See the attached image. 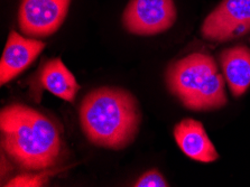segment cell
Here are the masks:
<instances>
[{"label":"cell","instance_id":"obj_1","mask_svg":"<svg viewBox=\"0 0 250 187\" xmlns=\"http://www.w3.org/2000/svg\"><path fill=\"white\" fill-rule=\"evenodd\" d=\"M3 151L21 168L44 170L59 160L62 141L56 125L46 116L15 103L0 113Z\"/></svg>","mask_w":250,"mask_h":187},{"label":"cell","instance_id":"obj_2","mask_svg":"<svg viewBox=\"0 0 250 187\" xmlns=\"http://www.w3.org/2000/svg\"><path fill=\"white\" fill-rule=\"evenodd\" d=\"M79 116L90 143L113 150L129 146L142 122L138 101L120 87L102 86L91 91L81 102Z\"/></svg>","mask_w":250,"mask_h":187},{"label":"cell","instance_id":"obj_3","mask_svg":"<svg viewBox=\"0 0 250 187\" xmlns=\"http://www.w3.org/2000/svg\"><path fill=\"white\" fill-rule=\"evenodd\" d=\"M169 92L194 111H209L227 104L225 76L215 61L203 53H192L170 63L166 71Z\"/></svg>","mask_w":250,"mask_h":187},{"label":"cell","instance_id":"obj_4","mask_svg":"<svg viewBox=\"0 0 250 187\" xmlns=\"http://www.w3.org/2000/svg\"><path fill=\"white\" fill-rule=\"evenodd\" d=\"M176 17L173 0H130L123 14V25L134 35L154 36L172 27Z\"/></svg>","mask_w":250,"mask_h":187},{"label":"cell","instance_id":"obj_5","mask_svg":"<svg viewBox=\"0 0 250 187\" xmlns=\"http://www.w3.org/2000/svg\"><path fill=\"white\" fill-rule=\"evenodd\" d=\"M249 30L250 0H223L203 21L201 34L212 42H226Z\"/></svg>","mask_w":250,"mask_h":187},{"label":"cell","instance_id":"obj_6","mask_svg":"<svg viewBox=\"0 0 250 187\" xmlns=\"http://www.w3.org/2000/svg\"><path fill=\"white\" fill-rule=\"evenodd\" d=\"M71 0H22L18 13L20 27L30 37L53 35L65 19Z\"/></svg>","mask_w":250,"mask_h":187},{"label":"cell","instance_id":"obj_7","mask_svg":"<svg viewBox=\"0 0 250 187\" xmlns=\"http://www.w3.org/2000/svg\"><path fill=\"white\" fill-rule=\"evenodd\" d=\"M44 48L45 44L43 42L22 37L16 32H11L0 62L1 85L10 82L25 71Z\"/></svg>","mask_w":250,"mask_h":187},{"label":"cell","instance_id":"obj_8","mask_svg":"<svg viewBox=\"0 0 250 187\" xmlns=\"http://www.w3.org/2000/svg\"><path fill=\"white\" fill-rule=\"evenodd\" d=\"M177 146L188 158L201 163H212L219 158L214 145L200 121L183 119L174 128Z\"/></svg>","mask_w":250,"mask_h":187},{"label":"cell","instance_id":"obj_9","mask_svg":"<svg viewBox=\"0 0 250 187\" xmlns=\"http://www.w3.org/2000/svg\"><path fill=\"white\" fill-rule=\"evenodd\" d=\"M220 63L231 93L240 97L250 86V49L246 46L227 48L220 54Z\"/></svg>","mask_w":250,"mask_h":187},{"label":"cell","instance_id":"obj_10","mask_svg":"<svg viewBox=\"0 0 250 187\" xmlns=\"http://www.w3.org/2000/svg\"><path fill=\"white\" fill-rule=\"evenodd\" d=\"M40 80L44 89L66 102H73L80 90L75 76L61 59H53L45 63Z\"/></svg>","mask_w":250,"mask_h":187},{"label":"cell","instance_id":"obj_11","mask_svg":"<svg viewBox=\"0 0 250 187\" xmlns=\"http://www.w3.org/2000/svg\"><path fill=\"white\" fill-rule=\"evenodd\" d=\"M48 174H39V175H21V176L15 177L7 183L6 186L8 187H39L43 186L45 182L47 181Z\"/></svg>","mask_w":250,"mask_h":187},{"label":"cell","instance_id":"obj_12","mask_svg":"<svg viewBox=\"0 0 250 187\" xmlns=\"http://www.w3.org/2000/svg\"><path fill=\"white\" fill-rule=\"evenodd\" d=\"M136 187H167L168 183L156 169H151L143 174L134 185Z\"/></svg>","mask_w":250,"mask_h":187}]
</instances>
